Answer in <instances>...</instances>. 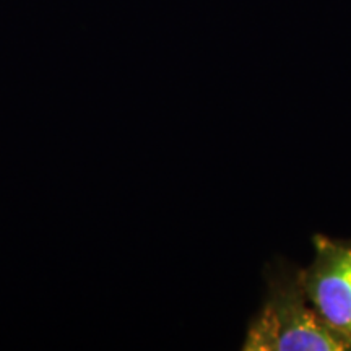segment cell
<instances>
[{
	"instance_id": "obj_1",
	"label": "cell",
	"mask_w": 351,
	"mask_h": 351,
	"mask_svg": "<svg viewBox=\"0 0 351 351\" xmlns=\"http://www.w3.org/2000/svg\"><path fill=\"white\" fill-rule=\"evenodd\" d=\"M245 351H345L351 343L317 314L302 287L301 270L289 263L267 270V293L249 324Z\"/></svg>"
},
{
	"instance_id": "obj_2",
	"label": "cell",
	"mask_w": 351,
	"mask_h": 351,
	"mask_svg": "<svg viewBox=\"0 0 351 351\" xmlns=\"http://www.w3.org/2000/svg\"><path fill=\"white\" fill-rule=\"evenodd\" d=\"M314 261L301 270L302 287L317 314L351 343V243L314 236Z\"/></svg>"
}]
</instances>
